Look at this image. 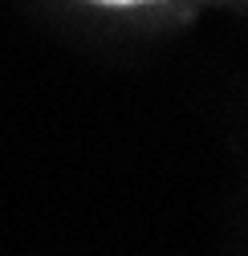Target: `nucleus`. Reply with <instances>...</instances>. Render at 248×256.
Wrapping results in <instances>:
<instances>
[{
  "instance_id": "f257e3e1",
  "label": "nucleus",
  "mask_w": 248,
  "mask_h": 256,
  "mask_svg": "<svg viewBox=\"0 0 248 256\" xmlns=\"http://www.w3.org/2000/svg\"><path fill=\"white\" fill-rule=\"evenodd\" d=\"M98 4H138V0H98Z\"/></svg>"
}]
</instances>
